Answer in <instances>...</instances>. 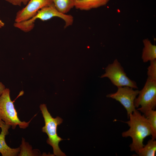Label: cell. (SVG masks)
Instances as JSON below:
<instances>
[{"label":"cell","mask_w":156,"mask_h":156,"mask_svg":"<svg viewBox=\"0 0 156 156\" xmlns=\"http://www.w3.org/2000/svg\"><path fill=\"white\" fill-rule=\"evenodd\" d=\"M128 118L129 120L125 122L130 127L127 131L122 134L123 137H130L132 139L129 145L130 150L137 153L144 146V140L151 135L152 131L149 124L144 115H142L137 109L130 114Z\"/></svg>","instance_id":"1"},{"label":"cell","mask_w":156,"mask_h":156,"mask_svg":"<svg viewBox=\"0 0 156 156\" xmlns=\"http://www.w3.org/2000/svg\"><path fill=\"white\" fill-rule=\"evenodd\" d=\"M40 108L44 118L45 125L42 128V131L48 136L47 143L53 148L54 155L57 156H66L60 149L59 143L63 139L59 137L57 133L58 125L62 122V119L59 116L54 118L49 112L45 104H41Z\"/></svg>","instance_id":"2"},{"label":"cell","mask_w":156,"mask_h":156,"mask_svg":"<svg viewBox=\"0 0 156 156\" xmlns=\"http://www.w3.org/2000/svg\"><path fill=\"white\" fill-rule=\"evenodd\" d=\"M0 120L6 124L10 125L13 129L17 125L21 129H25L29 125L28 122L22 121L19 118L13 102L10 96V90L5 88L0 96Z\"/></svg>","instance_id":"3"},{"label":"cell","mask_w":156,"mask_h":156,"mask_svg":"<svg viewBox=\"0 0 156 156\" xmlns=\"http://www.w3.org/2000/svg\"><path fill=\"white\" fill-rule=\"evenodd\" d=\"M105 77L108 78L112 83L117 88L128 86L133 89H138L136 82L127 76L123 67L117 59L112 64H109L105 68V73L101 78Z\"/></svg>","instance_id":"4"},{"label":"cell","mask_w":156,"mask_h":156,"mask_svg":"<svg viewBox=\"0 0 156 156\" xmlns=\"http://www.w3.org/2000/svg\"><path fill=\"white\" fill-rule=\"evenodd\" d=\"M138 95L134 101L135 108L141 106L137 110L142 112L149 109L154 110L156 107V81L147 78Z\"/></svg>","instance_id":"5"},{"label":"cell","mask_w":156,"mask_h":156,"mask_svg":"<svg viewBox=\"0 0 156 156\" xmlns=\"http://www.w3.org/2000/svg\"><path fill=\"white\" fill-rule=\"evenodd\" d=\"M133 89L128 86L119 87L116 92L106 96L107 97L119 102L126 110L128 117L136 109L134 105V101L139 90Z\"/></svg>","instance_id":"6"},{"label":"cell","mask_w":156,"mask_h":156,"mask_svg":"<svg viewBox=\"0 0 156 156\" xmlns=\"http://www.w3.org/2000/svg\"><path fill=\"white\" fill-rule=\"evenodd\" d=\"M53 3L52 0H30L24 7L16 13L15 22L29 20L34 16L41 9Z\"/></svg>","instance_id":"7"},{"label":"cell","mask_w":156,"mask_h":156,"mask_svg":"<svg viewBox=\"0 0 156 156\" xmlns=\"http://www.w3.org/2000/svg\"><path fill=\"white\" fill-rule=\"evenodd\" d=\"M55 17L60 18L65 21L64 28L72 25L73 23V17L72 15L60 12L55 8L53 3L39 10L30 18V21L32 23H34L37 19L46 21Z\"/></svg>","instance_id":"8"},{"label":"cell","mask_w":156,"mask_h":156,"mask_svg":"<svg viewBox=\"0 0 156 156\" xmlns=\"http://www.w3.org/2000/svg\"><path fill=\"white\" fill-rule=\"evenodd\" d=\"M11 126L0 120V153L2 156H16L18 155L20 148H12L7 144L5 140V136L9 133L8 130Z\"/></svg>","instance_id":"9"},{"label":"cell","mask_w":156,"mask_h":156,"mask_svg":"<svg viewBox=\"0 0 156 156\" xmlns=\"http://www.w3.org/2000/svg\"><path fill=\"white\" fill-rule=\"evenodd\" d=\"M109 0H75V7L81 10L88 11L105 5Z\"/></svg>","instance_id":"10"},{"label":"cell","mask_w":156,"mask_h":156,"mask_svg":"<svg viewBox=\"0 0 156 156\" xmlns=\"http://www.w3.org/2000/svg\"><path fill=\"white\" fill-rule=\"evenodd\" d=\"M143 48L142 58L144 62L156 59V46L153 44L148 39L143 40Z\"/></svg>","instance_id":"11"},{"label":"cell","mask_w":156,"mask_h":156,"mask_svg":"<svg viewBox=\"0 0 156 156\" xmlns=\"http://www.w3.org/2000/svg\"><path fill=\"white\" fill-rule=\"evenodd\" d=\"M57 10L60 12L66 14L74 7L75 0H52Z\"/></svg>","instance_id":"12"},{"label":"cell","mask_w":156,"mask_h":156,"mask_svg":"<svg viewBox=\"0 0 156 156\" xmlns=\"http://www.w3.org/2000/svg\"><path fill=\"white\" fill-rule=\"evenodd\" d=\"M148 120L152 131V139L156 138V111L154 109H149L142 112Z\"/></svg>","instance_id":"13"},{"label":"cell","mask_w":156,"mask_h":156,"mask_svg":"<svg viewBox=\"0 0 156 156\" xmlns=\"http://www.w3.org/2000/svg\"><path fill=\"white\" fill-rule=\"evenodd\" d=\"M156 152V141L151 139L140 149L137 154L140 156H155Z\"/></svg>","instance_id":"14"},{"label":"cell","mask_w":156,"mask_h":156,"mask_svg":"<svg viewBox=\"0 0 156 156\" xmlns=\"http://www.w3.org/2000/svg\"><path fill=\"white\" fill-rule=\"evenodd\" d=\"M20 147V150L18 156H37L39 155L38 151L32 150L31 146L26 142L23 138Z\"/></svg>","instance_id":"15"},{"label":"cell","mask_w":156,"mask_h":156,"mask_svg":"<svg viewBox=\"0 0 156 156\" xmlns=\"http://www.w3.org/2000/svg\"><path fill=\"white\" fill-rule=\"evenodd\" d=\"M150 62V64L147 68L148 78L156 81V59Z\"/></svg>","instance_id":"16"},{"label":"cell","mask_w":156,"mask_h":156,"mask_svg":"<svg viewBox=\"0 0 156 156\" xmlns=\"http://www.w3.org/2000/svg\"><path fill=\"white\" fill-rule=\"evenodd\" d=\"M8 2L15 6H21L22 3L21 0H5Z\"/></svg>","instance_id":"17"},{"label":"cell","mask_w":156,"mask_h":156,"mask_svg":"<svg viewBox=\"0 0 156 156\" xmlns=\"http://www.w3.org/2000/svg\"><path fill=\"white\" fill-rule=\"evenodd\" d=\"M5 89V87L4 85L1 82H0V96L2 94Z\"/></svg>","instance_id":"18"},{"label":"cell","mask_w":156,"mask_h":156,"mask_svg":"<svg viewBox=\"0 0 156 156\" xmlns=\"http://www.w3.org/2000/svg\"><path fill=\"white\" fill-rule=\"evenodd\" d=\"M30 0H21L22 3L26 5Z\"/></svg>","instance_id":"19"},{"label":"cell","mask_w":156,"mask_h":156,"mask_svg":"<svg viewBox=\"0 0 156 156\" xmlns=\"http://www.w3.org/2000/svg\"><path fill=\"white\" fill-rule=\"evenodd\" d=\"M4 25V23L0 19V28L3 27Z\"/></svg>","instance_id":"20"},{"label":"cell","mask_w":156,"mask_h":156,"mask_svg":"<svg viewBox=\"0 0 156 156\" xmlns=\"http://www.w3.org/2000/svg\"></svg>","instance_id":"21"}]
</instances>
